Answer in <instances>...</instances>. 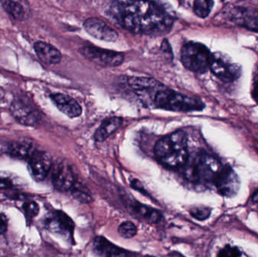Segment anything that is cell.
I'll use <instances>...</instances> for the list:
<instances>
[{
	"mask_svg": "<svg viewBox=\"0 0 258 257\" xmlns=\"http://www.w3.org/2000/svg\"><path fill=\"white\" fill-rule=\"evenodd\" d=\"M110 14L121 27L138 34H166L174 23L172 15L155 2H114L110 6Z\"/></svg>",
	"mask_w": 258,
	"mask_h": 257,
	"instance_id": "obj_1",
	"label": "cell"
},
{
	"mask_svg": "<svg viewBox=\"0 0 258 257\" xmlns=\"http://www.w3.org/2000/svg\"><path fill=\"white\" fill-rule=\"evenodd\" d=\"M155 156L162 165L169 168H183L189 157L187 136L177 131L159 140L155 145Z\"/></svg>",
	"mask_w": 258,
	"mask_h": 257,
	"instance_id": "obj_2",
	"label": "cell"
},
{
	"mask_svg": "<svg viewBox=\"0 0 258 257\" xmlns=\"http://www.w3.org/2000/svg\"><path fill=\"white\" fill-rule=\"evenodd\" d=\"M223 166L213 155L200 152L194 156H189L183 168L185 178L190 182L214 185Z\"/></svg>",
	"mask_w": 258,
	"mask_h": 257,
	"instance_id": "obj_3",
	"label": "cell"
},
{
	"mask_svg": "<svg viewBox=\"0 0 258 257\" xmlns=\"http://www.w3.org/2000/svg\"><path fill=\"white\" fill-rule=\"evenodd\" d=\"M153 103L157 108L173 112L200 111L206 107L200 98L168 90L165 88L156 94Z\"/></svg>",
	"mask_w": 258,
	"mask_h": 257,
	"instance_id": "obj_4",
	"label": "cell"
},
{
	"mask_svg": "<svg viewBox=\"0 0 258 257\" xmlns=\"http://www.w3.org/2000/svg\"><path fill=\"white\" fill-rule=\"evenodd\" d=\"M212 53L202 43L190 42L185 44L180 52L183 66L197 73H205L210 66Z\"/></svg>",
	"mask_w": 258,
	"mask_h": 257,
	"instance_id": "obj_5",
	"label": "cell"
},
{
	"mask_svg": "<svg viewBox=\"0 0 258 257\" xmlns=\"http://www.w3.org/2000/svg\"><path fill=\"white\" fill-rule=\"evenodd\" d=\"M209 69L224 82L236 81L242 75V66L221 52L212 54Z\"/></svg>",
	"mask_w": 258,
	"mask_h": 257,
	"instance_id": "obj_6",
	"label": "cell"
},
{
	"mask_svg": "<svg viewBox=\"0 0 258 257\" xmlns=\"http://www.w3.org/2000/svg\"><path fill=\"white\" fill-rule=\"evenodd\" d=\"M80 51L82 55L88 60L106 67H115L122 64L124 61V54L122 53L103 49L98 47L86 45L82 47Z\"/></svg>",
	"mask_w": 258,
	"mask_h": 257,
	"instance_id": "obj_7",
	"label": "cell"
},
{
	"mask_svg": "<svg viewBox=\"0 0 258 257\" xmlns=\"http://www.w3.org/2000/svg\"><path fill=\"white\" fill-rule=\"evenodd\" d=\"M218 193L224 197L236 196L240 189V180L234 170L230 165L223 166L214 182Z\"/></svg>",
	"mask_w": 258,
	"mask_h": 257,
	"instance_id": "obj_8",
	"label": "cell"
},
{
	"mask_svg": "<svg viewBox=\"0 0 258 257\" xmlns=\"http://www.w3.org/2000/svg\"><path fill=\"white\" fill-rule=\"evenodd\" d=\"M45 226L50 232L62 235L74 241L75 223L72 219L61 211H54L45 220Z\"/></svg>",
	"mask_w": 258,
	"mask_h": 257,
	"instance_id": "obj_9",
	"label": "cell"
},
{
	"mask_svg": "<svg viewBox=\"0 0 258 257\" xmlns=\"http://www.w3.org/2000/svg\"><path fill=\"white\" fill-rule=\"evenodd\" d=\"M10 111L15 120L21 125L34 127L40 122L38 110L23 100H15L11 104Z\"/></svg>",
	"mask_w": 258,
	"mask_h": 257,
	"instance_id": "obj_10",
	"label": "cell"
},
{
	"mask_svg": "<svg viewBox=\"0 0 258 257\" xmlns=\"http://www.w3.org/2000/svg\"><path fill=\"white\" fill-rule=\"evenodd\" d=\"M28 160L29 170L32 178L38 182L44 181L52 166L51 155L44 151L36 150Z\"/></svg>",
	"mask_w": 258,
	"mask_h": 257,
	"instance_id": "obj_11",
	"label": "cell"
},
{
	"mask_svg": "<svg viewBox=\"0 0 258 257\" xmlns=\"http://www.w3.org/2000/svg\"><path fill=\"white\" fill-rule=\"evenodd\" d=\"M51 181L55 190L68 192L75 186V176L72 169L67 163L60 162L53 167Z\"/></svg>",
	"mask_w": 258,
	"mask_h": 257,
	"instance_id": "obj_12",
	"label": "cell"
},
{
	"mask_svg": "<svg viewBox=\"0 0 258 257\" xmlns=\"http://www.w3.org/2000/svg\"><path fill=\"white\" fill-rule=\"evenodd\" d=\"M83 27L89 35L106 42H115L119 37V35L113 28L99 18H91L86 20Z\"/></svg>",
	"mask_w": 258,
	"mask_h": 257,
	"instance_id": "obj_13",
	"label": "cell"
},
{
	"mask_svg": "<svg viewBox=\"0 0 258 257\" xmlns=\"http://www.w3.org/2000/svg\"><path fill=\"white\" fill-rule=\"evenodd\" d=\"M57 108L70 118L79 117L82 114V107L72 97L64 94H52L50 96Z\"/></svg>",
	"mask_w": 258,
	"mask_h": 257,
	"instance_id": "obj_14",
	"label": "cell"
},
{
	"mask_svg": "<svg viewBox=\"0 0 258 257\" xmlns=\"http://www.w3.org/2000/svg\"><path fill=\"white\" fill-rule=\"evenodd\" d=\"M93 250L101 257H129L128 251L115 245L103 236L95 237L93 241Z\"/></svg>",
	"mask_w": 258,
	"mask_h": 257,
	"instance_id": "obj_15",
	"label": "cell"
},
{
	"mask_svg": "<svg viewBox=\"0 0 258 257\" xmlns=\"http://www.w3.org/2000/svg\"><path fill=\"white\" fill-rule=\"evenodd\" d=\"M34 50L39 58L47 64H57L61 60L60 51L51 44L38 41L34 44Z\"/></svg>",
	"mask_w": 258,
	"mask_h": 257,
	"instance_id": "obj_16",
	"label": "cell"
},
{
	"mask_svg": "<svg viewBox=\"0 0 258 257\" xmlns=\"http://www.w3.org/2000/svg\"><path fill=\"white\" fill-rule=\"evenodd\" d=\"M36 149L30 140H18L11 142L7 146V152L18 159H29Z\"/></svg>",
	"mask_w": 258,
	"mask_h": 257,
	"instance_id": "obj_17",
	"label": "cell"
},
{
	"mask_svg": "<svg viewBox=\"0 0 258 257\" xmlns=\"http://www.w3.org/2000/svg\"><path fill=\"white\" fill-rule=\"evenodd\" d=\"M128 85L138 95H152L153 91H159L163 89L162 84L153 78L134 77L128 80Z\"/></svg>",
	"mask_w": 258,
	"mask_h": 257,
	"instance_id": "obj_18",
	"label": "cell"
},
{
	"mask_svg": "<svg viewBox=\"0 0 258 257\" xmlns=\"http://www.w3.org/2000/svg\"><path fill=\"white\" fill-rule=\"evenodd\" d=\"M122 122L123 120L122 118L116 117V116L105 119L94 134V139L95 141L103 142L107 140L122 125Z\"/></svg>",
	"mask_w": 258,
	"mask_h": 257,
	"instance_id": "obj_19",
	"label": "cell"
},
{
	"mask_svg": "<svg viewBox=\"0 0 258 257\" xmlns=\"http://www.w3.org/2000/svg\"><path fill=\"white\" fill-rule=\"evenodd\" d=\"M0 3L5 11L17 21H22L29 18L30 9L28 6H24L27 2L3 0Z\"/></svg>",
	"mask_w": 258,
	"mask_h": 257,
	"instance_id": "obj_20",
	"label": "cell"
},
{
	"mask_svg": "<svg viewBox=\"0 0 258 257\" xmlns=\"http://www.w3.org/2000/svg\"><path fill=\"white\" fill-rule=\"evenodd\" d=\"M132 208H133L134 211L143 220H146L152 224L159 223L162 219V215L160 211L151 208L148 205H142V204L137 202Z\"/></svg>",
	"mask_w": 258,
	"mask_h": 257,
	"instance_id": "obj_21",
	"label": "cell"
},
{
	"mask_svg": "<svg viewBox=\"0 0 258 257\" xmlns=\"http://www.w3.org/2000/svg\"><path fill=\"white\" fill-rule=\"evenodd\" d=\"M236 18L240 25L249 30L258 31V12H240Z\"/></svg>",
	"mask_w": 258,
	"mask_h": 257,
	"instance_id": "obj_22",
	"label": "cell"
},
{
	"mask_svg": "<svg viewBox=\"0 0 258 257\" xmlns=\"http://www.w3.org/2000/svg\"><path fill=\"white\" fill-rule=\"evenodd\" d=\"M213 6V1L197 0L194 2V11L197 16L201 18H206L209 16Z\"/></svg>",
	"mask_w": 258,
	"mask_h": 257,
	"instance_id": "obj_23",
	"label": "cell"
},
{
	"mask_svg": "<svg viewBox=\"0 0 258 257\" xmlns=\"http://www.w3.org/2000/svg\"><path fill=\"white\" fill-rule=\"evenodd\" d=\"M23 210L25 214L26 220L27 223H31L33 219L39 214V206L36 202L33 201H27L23 204Z\"/></svg>",
	"mask_w": 258,
	"mask_h": 257,
	"instance_id": "obj_24",
	"label": "cell"
},
{
	"mask_svg": "<svg viewBox=\"0 0 258 257\" xmlns=\"http://www.w3.org/2000/svg\"><path fill=\"white\" fill-rule=\"evenodd\" d=\"M117 231L121 237L128 239L135 236L138 232V229L132 222L125 221L119 225Z\"/></svg>",
	"mask_w": 258,
	"mask_h": 257,
	"instance_id": "obj_25",
	"label": "cell"
},
{
	"mask_svg": "<svg viewBox=\"0 0 258 257\" xmlns=\"http://www.w3.org/2000/svg\"><path fill=\"white\" fill-rule=\"evenodd\" d=\"M191 216L200 221H204L209 218L212 214V209L205 206H197L189 211Z\"/></svg>",
	"mask_w": 258,
	"mask_h": 257,
	"instance_id": "obj_26",
	"label": "cell"
},
{
	"mask_svg": "<svg viewBox=\"0 0 258 257\" xmlns=\"http://www.w3.org/2000/svg\"><path fill=\"white\" fill-rule=\"evenodd\" d=\"M72 194L77 200L82 203H90L92 201V196L89 194V192L83 190L81 187H78L77 184L73 187Z\"/></svg>",
	"mask_w": 258,
	"mask_h": 257,
	"instance_id": "obj_27",
	"label": "cell"
},
{
	"mask_svg": "<svg viewBox=\"0 0 258 257\" xmlns=\"http://www.w3.org/2000/svg\"><path fill=\"white\" fill-rule=\"evenodd\" d=\"M242 252L237 247L227 244L218 253V257H241Z\"/></svg>",
	"mask_w": 258,
	"mask_h": 257,
	"instance_id": "obj_28",
	"label": "cell"
},
{
	"mask_svg": "<svg viewBox=\"0 0 258 257\" xmlns=\"http://www.w3.org/2000/svg\"><path fill=\"white\" fill-rule=\"evenodd\" d=\"M13 187V182L10 179L0 176V190H11Z\"/></svg>",
	"mask_w": 258,
	"mask_h": 257,
	"instance_id": "obj_29",
	"label": "cell"
},
{
	"mask_svg": "<svg viewBox=\"0 0 258 257\" xmlns=\"http://www.w3.org/2000/svg\"><path fill=\"white\" fill-rule=\"evenodd\" d=\"M8 229V219L6 215L0 213V235L4 234Z\"/></svg>",
	"mask_w": 258,
	"mask_h": 257,
	"instance_id": "obj_30",
	"label": "cell"
},
{
	"mask_svg": "<svg viewBox=\"0 0 258 257\" xmlns=\"http://www.w3.org/2000/svg\"><path fill=\"white\" fill-rule=\"evenodd\" d=\"M8 197L12 199H16V200H24L25 201V202H27L26 200L29 199L28 196H25V194L18 193H11V194L9 195V196H8Z\"/></svg>",
	"mask_w": 258,
	"mask_h": 257,
	"instance_id": "obj_31",
	"label": "cell"
},
{
	"mask_svg": "<svg viewBox=\"0 0 258 257\" xmlns=\"http://www.w3.org/2000/svg\"><path fill=\"white\" fill-rule=\"evenodd\" d=\"M253 96H254V99L258 103V72L257 77H256L255 80H254V88H253Z\"/></svg>",
	"mask_w": 258,
	"mask_h": 257,
	"instance_id": "obj_32",
	"label": "cell"
},
{
	"mask_svg": "<svg viewBox=\"0 0 258 257\" xmlns=\"http://www.w3.org/2000/svg\"><path fill=\"white\" fill-rule=\"evenodd\" d=\"M252 202L254 204L258 203V190L257 191L254 192V194L252 196Z\"/></svg>",
	"mask_w": 258,
	"mask_h": 257,
	"instance_id": "obj_33",
	"label": "cell"
}]
</instances>
